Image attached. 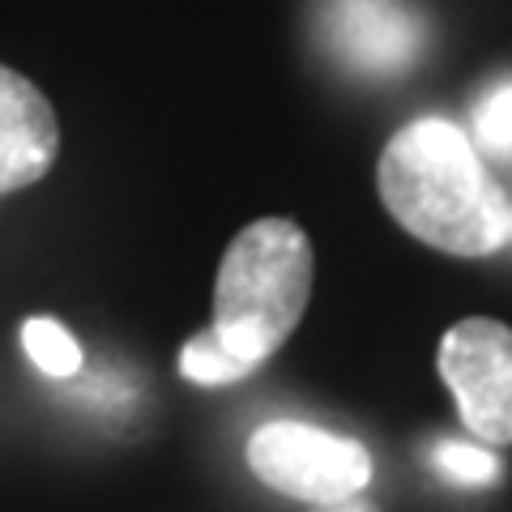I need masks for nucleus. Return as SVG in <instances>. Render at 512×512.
I'll use <instances>...</instances> for the list:
<instances>
[{
    "label": "nucleus",
    "instance_id": "obj_2",
    "mask_svg": "<svg viewBox=\"0 0 512 512\" xmlns=\"http://www.w3.org/2000/svg\"><path fill=\"white\" fill-rule=\"evenodd\" d=\"M312 299V244L291 218L244 227L218 265L214 333L244 363L261 367L291 338Z\"/></svg>",
    "mask_w": 512,
    "mask_h": 512
},
{
    "label": "nucleus",
    "instance_id": "obj_1",
    "mask_svg": "<svg viewBox=\"0 0 512 512\" xmlns=\"http://www.w3.org/2000/svg\"><path fill=\"white\" fill-rule=\"evenodd\" d=\"M384 210L448 256H491L512 239V201L474 141L448 120H414L380 154Z\"/></svg>",
    "mask_w": 512,
    "mask_h": 512
},
{
    "label": "nucleus",
    "instance_id": "obj_11",
    "mask_svg": "<svg viewBox=\"0 0 512 512\" xmlns=\"http://www.w3.org/2000/svg\"><path fill=\"white\" fill-rule=\"evenodd\" d=\"M312 512H380L372 500H363V495H350V500H338V504H316Z\"/></svg>",
    "mask_w": 512,
    "mask_h": 512
},
{
    "label": "nucleus",
    "instance_id": "obj_10",
    "mask_svg": "<svg viewBox=\"0 0 512 512\" xmlns=\"http://www.w3.org/2000/svg\"><path fill=\"white\" fill-rule=\"evenodd\" d=\"M474 128H478V146L508 158L512 154V82L495 86L483 107L474 111Z\"/></svg>",
    "mask_w": 512,
    "mask_h": 512
},
{
    "label": "nucleus",
    "instance_id": "obj_6",
    "mask_svg": "<svg viewBox=\"0 0 512 512\" xmlns=\"http://www.w3.org/2000/svg\"><path fill=\"white\" fill-rule=\"evenodd\" d=\"M60 154V124L47 94L0 64V197L39 184Z\"/></svg>",
    "mask_w": 512,
    "mask_h": 512
},
{
    "label": "nucleus",
    "instance_id": "obj_9",
    "mask_svg": "<svg viewBox=\"0 0 512 512\" xmlns=\"http://www.w3.org/2000/svg\"><path fill=\"white\" fill-rule=\"evenodd\" d=\"M436 470L448 478V483H461V487H487L500 478V457L483 444H457V440H444L436 444Z\"/></svg>",
    "mask_w": 512,
    "mask_h": 512
},
{
    "label": "nucleus",
    "instance_id": "obj_4",
    "mask_svg": "<svg viewBox=\"0 0 512 512\" xmlns=\"http://www.w3.org/2000/svg\"><path fill=\"white\" fill-rule=\"evenodd\" d=\"M440 376L483 444H512V329L470 316L440 342Z\"/></svg>",
    "mask_w": 512,
    "mask_h": 512
},
{
    "label": "nucleus",
    "instance_id": "obj_8",
    "mask_svg": "<svg viewBox=\"0 0 512 512\" xmlns=\"http://www.w3.org/2000/svg\"><path fill=\"white\" fill-rule=\"evenodd\" d=\"M252 372H256V367L244 363L239 355H231L214 329H205V333H197V338H188L184 350H180V376L192 380V384H205V389L235 384V380H244Z\"/></svg>",
    "mask_w": 512,
    "mask_h": 512
},
{
    "label": "nucleus",
    "instance_id": "obj_7",
    "mask_svg": "<svg viewBox=\"0 0 512 512\" xmlns=\"http://www.w3.org/2000/svg\"><path fill=\"white\" fill-rule=\"evenodd\" d=\"M22 346L47 380H69L82 372V346L52 316H30L22 325Z\"/></svg>",
    "mask_w": 512,
    "mask_h": 512
},
{
    "label": "nucleus",
    "instance_id": "obj_3",
    "mask_svg": "<svg viewBox=\"0 0 512 512\" xmlns=\"http://www.w3.org/2000/svg\"><path fill=\"white\" fill-rule=\"evenodd\" d=\"M248 470L269 491H282L312 508L363 495V487L372 483V457L359 440L295 419H278L252 431Z\"/></svg>",
    "mask_w": 512,
    "mask_h": 512
},
{
    "label": "nucleus",
    "instance_id": "obj_5",
    "mask_svg": "<svg viewBox=\"0 0 512 512\" xmlns=\"http://www.w3.org/2000/svg\"><path fill=\"white\" fill-rule=\"evenodd\" d=\"M325 30L359 73H402L423 47V22L406 0H333Z\"/></svg>",
    "mask_w": 512,
    "mask_h": 512
}]
</instances>
